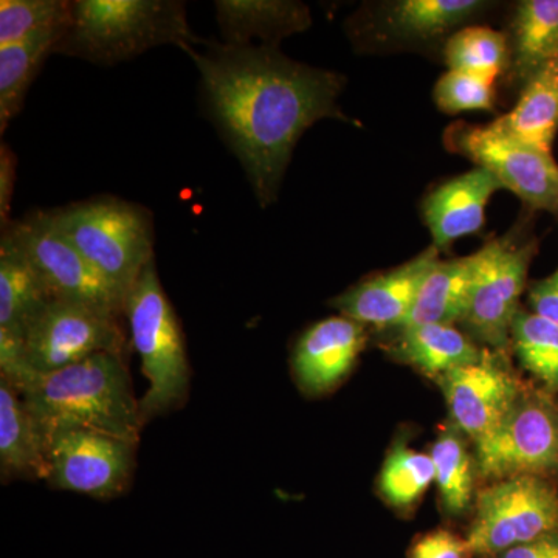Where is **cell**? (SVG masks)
I'll return each mask as SVG.
<instances>
[{"instance_id":"obj_1","label":"cell","mask_w":558,"mask_h":558,"mask_svg":"<svg viewBox=\"0 0 558 558\" xmlns=\"http://www.w3.org/2000/svg\"><path fill=\"white\" fill-rule=\"evenodd\" d=\"M201 73L209 113L240 159L263 208L278 199L296 143L319 120L349 121L344 78L275 47L207 44L183 50Z\"/></svg>"},{"instance_id":"obj_2","label":"cell","mask_w":558,"mask_h":558,"mask_svg":"<svg viewBox=\"0 0 558 558\" xmlns=\"http://www.w3.org/2000/svg\"><path fill=\"white\" fill-rule=\"evenodd\" d=\"M46 440L60 429H90L138 440L143 427L124 357L95 354L35 377L20 391Z\"/></svg>"},{"instance_id":"obj_3","label":"cell","mask_w":558,"mask_h":558,"mask_svg":"<svg viewBox=\"0 0 558 558\" xmlns=\"http://www.w3.org/2000/svg\"><path fill=\"white\" fill-rule=\"evenodd\" d=\"M199 44L178 0H75L54 53L113 65L160 46Z\"/></svg>"},{"instance_id":"obj_4","label":"cell","mask_w":558,"mask_h":558,"mask_svg":"<svg viewBox=\"0 0 558 558\" xmlns=\"http://www.w3.org/2000/svg\"><path fill=\"white\" fill-rule=\"evenodd\" d=\"M51 219L92 269L126 299L154 258V220L148 209L100 196L50 209Z\"/></svg>"},{"instance_id":"obj_5","label":"cell","mask_w":558,"mask_h":558,"mask_svg":"<svg viewBox=\"0 0 558 558\" xmlns=\"http://www.w3.org/2000/svg\"><path fill=\"white\" fill-rule=\"evenodd\" d=\"M124 315L130 322L132 347L142 360L149 388L138 400L143 424L149 418L180 409L190 392L191 369L185 339L178 315L165 295L156 259L134 282L124 299Z\"/></svg>"},{"instance_id":"obj_6","label":"cell","mask_w":558,"mask_h":558,"mask_svg":"<svg viewBox=\"0 0 558 558\" xmlns=\"http://www.w3.org/2000/svg\"><path fill=\"white\" fill-rule=\"evenodd\" d=\"M556 532L557 487L542 476H513L480 492L465 539L473 556L498 557Z\"/></svg>"},{"instance_id":"obj_7","label":"cell","mask_w":558,"mask_h":558,"mask_svg":"<svg viewBox=\"0 0 558 558\" xmlns=\"http://www.w3.org/2000/svg\"><path fill=\"white\" fill-rule=\"evenodd\" d=\"M535 241L502 236L488 241L475 253L468 311L459 325L470 339L502 352L510 348V329L520 312Z\"/></svg>"},{"instance_id":"obj_8","label":"cell","mask_w":558,"mask_h":558,"mask_svg":"<svg viewBox=\"0 0 558 558\" xmlns=\"http://www.w3.org/2000/svg\"><path fill=\"white\" fill-rule=\"evenodd\" d=\"M476 470L494 481L558 473V409L545 392L523 389L508 416L475 444Z\"/></svg>"},{"instance_id":"obj_9","label":"cell","mask_w":558,"mask_h":558,"mask_svg":"<svg viewBox=\"0 0 558 558\" xmlns=\"http://www.w3.org/2000/svg\"><path fill=\"white\" fill-rule=\"evenodd\" d=\"M119 319L86 304L51 299L25 336L22 387L35 377L54 373L90 355L106 352L123 357L126 337Z\"/></svg>"},{"instance_id":"obj_10","label":"cell","mask_w":558,"mask_h":558,"mask_svg":"<svg viewBox=\"0 0 558 558\" xmlns=\"http://www.w3.org/2000/svg\"><path fill=\"white\" fill-rule=\"evenodd\" d=\"M2 234L24 253L51 299L86 304L123 317V296L92 269L72 242L58 230L50 211L36 209L25 218L13 220Z\"/></svg>"},{"instance_id":"obj_11","label":"cell","mask_w":558,"mask_h":558,"mask_svg":"<svg viewBox=\"0 0 558 558\" xmlns=\"http://www.w3.org/2000/svg\"><path fill=\"white\" fill-rule=\"evenodd\" d=\"M446 143L529 207L558 213V165L553 154L512 137L494 121L484 126L454 124Z\"/></svg>"},{"instance_id":"obj_12","label":"cell","mask_w":558,"mask_h":558,"mask_svg":"<svg viewBox=\"0 0 558 558\" xmlns=\"http://www.w3.org/2000/svg\"><path fill=\"white\" fill-rule=\"evenodd\" d=\"M138 440L90 429H60L46 439L47 483L98 499L130 487Z\"/></svg>"},{"instance_id":"obj_13","label":"cell","mask_w":558,"mask_h":558,"mask_svg":"<svg viewBox=\"0 0 558 558\" xmlns=\"http://www.w3.org/2000/svg\"><path fill=\"white\" fill-rule=\"evenodd\" d=\"M454 427L473 442L486 438L508 416L523 388L494 355L439 377Z\"/></svg>"},{"instance_id":"obj_14","label":"cell","mask_w":558,"mask_h":558,"mask_svg":"<svg viewBox=\"0 0 558 558\" xmlns=\"http://www.w3.org/2000/svg\"><path fill=\"white\" fill-rule=\"evenodd\" d=\"M51 295L9 238H0V377L20 391L24 384V340Z\"/></svg>"},{"instance_id":"obj_15","label":"cell","mask_w":558,"mask_h":558,"mask_svg":"<svg viewBox=\"0 0 558 558\" xmlns=\"http://www.w3.org/2000/svg\"><path fill=\"white\" fill-rule=\"evenodd\" d=\"M439 255L432 245L409 263L352 286L330 301V306L365 328L398 329L413 310L418 290L439 263Z\"/></svg>"},{"instance_id":"obj_16","label":"cell","mask_w":558,"mask_h":558,"mask_svg":"<svg viewBox=\"0 0 558 558\" xmlns=\"http://www.w3.org/2000/svg\"><path fill=\"white\" fill-rule=\"evenodd\" d=\"M365 343V326L343 315L312 326L293 349L292 371L301 391L322 396L339 387Z\"/></svg>"},{"instance_id":"obj_17","label":"cell","mask_w":558,"mask_h":558,"mask_svg":"<svg viewBox=\"0 0 558 558\" xmlns=\"http://www.w3.org/2000/svg\"><path fill=\"white\" fill-rule=\"evenodd\" d=\"M499 190L494 175L478 167L440 183L425 197L422 207L433 245L442 252L459 238L478 233L488 201Z\"/></svg>"},{"instance_id":"obj_18","label":"cell","mask_w":558,"mask_h":558,"mask_svg":"<svg viewBox=\"0 0 558 558\" xmlns=\"http://www.w3.org/2000/svg\"><path fill=\"white\" fill-rule=\"evenodd\" d=\"M216 21L227 46L275 47L282 39L311 27V11L304 3L290 0H218Z\"/></svg>"},{"instance_id":"obj_19","label":"cell","mask_w":558,"mask_h":558,"mask_svg":"<svg viewBox=\"0 0 558 558\" xmlns=\"http://www.w3.org/2000/svg\"><path fill=\"white\" fill-rule=\"evenodd\" d=\"M490 7L483 0H398L381 5L380 24L384 38L399 43H428L453 35L473 17Z\"/></svg>"},{"instance_id":"obj_20","label":"cell","mask_w":558,"mask_h":558,"mask_svg":"<svg viewBox=\"0 0 558 558\" xmlns=\"http://www.w3.org/2000/svg\"><path fill=\"white\" fill-rule=\"evenodd\" d=\"M47 449L20 391L0 377V473L3 481L47 480Z\"/></svg>"},{"instance_id":"obj_21","label":"cell","mask_w":558,"mask_h":558,"mask_svg":"<svg viewBox=\"0 0 558 558\" xmlns=\"http://www.w3.org/2000/svg\"><path fill=\"white\" fill-rule=\"evenodd\" d=\"M509 72L523 87L546 62L558 57V0H523L510 22Z\"/></svg>"},{"instance_id":"obj_22","label":"cell","mask_w":558,"mask_h":558,"mask_svg":"<svg viewBox=\"0 0 558 558\" xmlns=\"http://www.w3.org/2000/svg\"><path fill=\"white\" fill-rule=\"evenodd\" d=\"M396 357L436 380L451 369L472 365L486 355L475 341L451 325H421L398 329Z\"/></svg>"},{"instance_id":"obj_23","label":"cell","mask_w":558,"mask_h":558,"mask_svg":"<svg viewBox=\"0 0 558 558\" xmlns=\"http://www.w3.org/2000/svg\"><path fill=\"white\" fill-rule=\"evenodd\" d=\"M494 123L512 137L553 154L558 132V57L527 80L515 108Z\"/></svg>"},{"instance_id":"obj_24","label":"cell","mask_w":558,"mask_h":558,"mask_svg":"<svg viewBox=\"0 0 558 558\" xmlns=\"http://www.w3.org/2000/svg\"><path fill=\"white\" fill-rule=\"evenodd\" d=\"M473 270L475 253L464 258L440 259L425 278L413 310L398 329L461 323L468 311Z\"/></svg>"},{"instance_id":"obj_25","label":"cell","mask_w":558,"mask_h":558,"mask_svg":"<svg viewBox=\"0 0 558 558\" xmlns=\"http://www.w3.org/2000/svg\"><path fill=\"white\" fill-rule=\"evenodd\" d=\"M65 27L36 33L21 43L0 49V134L9 130L24 106L27 92L44 61L54 53Z\"/></svg>"},{"instance_id":"obj_26","label":"cell","mask_w":558,"mask_h":558,"mask_svg":"<svg viewBox=\"0 0 558 558\" xmlns=\"http://www.w3.org/2000/svg\"><path fill=\"white\" fill-rule=\"evenodd\" d=\"M429 457L435 464V483L444 510L451 517L468 512L473 501L476 461L469 453L464 435L454 425L444 429Z\"/></svg>"},{"instance_id":"obj_27","label":"cell","mask_w":558,"mask_h":558,"mask_svg":"<svg viewBox=\"0 0 558 558\" xmlns=\"http://www.w3.org/2000/svg\"><path fill=\"white\" fill-rule=\"evenodd\" d=\"M510 348L524 369L546 391L558 392V325L548 318L521 311L510 329Z\"/></svg>"},{"instance_id":"obj_28","label":"cell","mask_w":558,"mask_h":558,"mask_svg":"<svg viewBox=\"0 0 558 558\" xmlns=\"http://www.w3.org/2000/svg\"><path fill=\"white\" fill-rule=\"evenodd\" d=\"M449 70L494 81L509 70V40L501 32L483 25H469L454 32L444 47Z\"/></svg>"},{"instance_id":"obj_29","label":"cell","mask_w":558,"mask_h":558,"mask_svg":"<svg viewBox=\"0 0 558 558\" xmlns=\"http://www.w3.org/2000/svg\"><path fill=\"white\" fill-rule=\"evenodd\" d=\"M432 483H435L432 457L410 449L403 440H398L389 450L381 468V497L392 508L407 509L422 498Z\"/></svg>"},{"instance_id":"obj_30","label":"cell","mask_w":558,"mask_h":558,"mask_svg":"<svg viewBox=\"0 0 558 558\" xmlns=\"http://www.w3.org/2000/svg\"><path fill=\"white\" fill-rule=\"evenodd\" d=\"M72 14L68 0H2L0 49L49 28L65 27Z\"/></svg>"},{"instance_id":"obj_31","label":"cell","mask_w":558,"mask_h":558,"mask_svg":"<svg viewBox=\"0 0 558 558\" xmlns=\"http://www.w3.org/2000/svg\"><path fill=\"white\" fill-rule=\"evenodd\" d=\"M435 101L442 112L461 113L492 110L495 105L494 81L449 70L435 86Z\"/></svg>"},{"instance_id":"obj_32","label":"cell","mask_w":558,"mask_h":558,"mask_svg":"<svg viewBox=\"0 0 558 558\" xmlns=\"http://www.w3.org/2000/svg\"><path fill=\"white\" fill-rule=\"evenodd\" d=\"M469 554L468 539L449 531H435L417 539L410 558H468Z\"/></svg>"},{"instance_id":"obj_33","label":"cell","mask_w":558,"mask_h":558,"mask_svg":"<svg viewBox=\"0 0 558 558\" xmlns=\"http://www.w3.org/2000/svg\"><path fill=\"white\" fill-rule=\"evenodd\" d=\"M527 304L532 314L548 318L558 325V267L549 277L531 284Z\"/></svg>"},{"instance_id":"obj_34","label":"cell","mask_w":558,"mask_h":558,"mask_svg":"<svg viewBox=\"0 0 558 558\" xmlns=\"http://www.w3.org/2000/svg\"><path fill=\"white\" fill-rule=\"evenodd\" d=\"M17 157L7 143L0 145V227L5 230L13 220L10 218L11 199L16 183Z\"/></svg>"},{"instance_id":"obj_35","label":"cell","mask_w":558,"mask_h":558,"mask_svg":"<svg viewBox=\"0 0 558 558\" xmlns=\"http://www.w3.org/2000/svg\"><path fill=\"white\" fill-rule=\"evenodd\" d=\"M498 558H558V532L506 550Z\"/></svg>"}]
</instances>
